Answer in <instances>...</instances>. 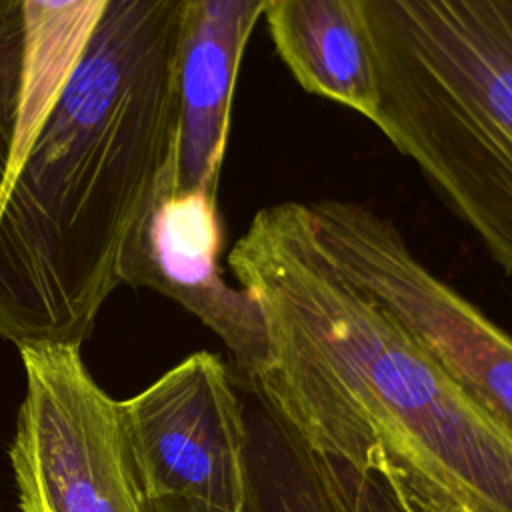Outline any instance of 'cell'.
Instances as JSON below:
<instances>
[{
  "mask_svg": "<svg viewBox=\"0 0 512 512\" xmlns=\"http://www.w3.org/2000/svg\"><path fill=\"white\" fill-rule=\"evenodd\" d=\"M268 356L242 384L320 456L386 478L416 512H512V438L312 244L304 202L266 206L228 254Z\"/></svg>",
  "mask_w": 512,
  "mask_h": 512,
  "instance_id": "cell-1",
  "label": "cell"
},
{
  "mask_svg": "<svg viewBox=\"0 0 512 512\" xmlns=\"http://www.w3.org/2000/svg\"><path fill=\"white\" fill-rule=\"evenodd\" d=\"M194 0H108L0 204V336L82 346L154 206L178 192Z\"/></svg>",
  "mask_w": 512,
  "mask_h": 512,
  "instance_id": "cell-2",
  "label": "cell"
},
{
  "mask_svg": "<svg viewBox=\"0 0 512 512\" xmlns=\"http://www.w3.org/2000/svg\"><path fill=\"white\" fill-rule=\"evenodd\" d=\"M366 42L370 122L512 278V0H346Z\"/></svg>",
  "mask_w": 512,
  "mask_h": 512,
  "instance_id": "cell-3",
  "label": "cell"
},
{
  "mask_svg": "<svg viewBox=\"0 0 512 512\" xmlns=\"http://www.w3.org/2000/svg\"><path fill=\"white\" fill-rule=\"evenodd\" d=\"M324 262L402 326L512 438V336L432 274L400 232L350 200L304 202Z\"/></svg>",
  "mask_w": 512,
  "mask_h": 512,
  "instance_id": "cell-4",
  "label": "cell"
},
{
  "mask_svg": "<svg viewBox=\"0 0 512 512\" xmlns=\"http://www.w3.org/2000/svg\"><path fill=\"white\" fill-rule=\"evenodd\" d=\"M18 350L26 392L8 456L20 512H146L120 402L80 346Z\"/></svg>",
  "mask_w": 512,
  "mask_h": 512,
  "instance_id": "cell-5",
  "label": "cell"
},
{
  "mask_svg": "<svg viewBox=\"0 0 512 512\" xmlns=\"http://www.w3.org/2000/svg\"><path fill=\"white\" fill-rule=\"evenodd\" d=\"M130 454L148 500L182 498L246 512L252 492L250 430L236 380L200 350L120 402Z\"/></svg>",
  "mask_w": 512,
  "mask_h": 512,
  "instance_id": "cell-6",
  "label": "cell"
},
{
  "mask_svg": "<svg viewBox=\"0 0 512 512\" xmlns=\"http://www.w3.org/2000/svg\"><path fill=\"white\" fill-rule=\"evenodd\" d=\"M218 192L178 190L162 198L120 262L122 284L156 290L210 328L228 348L236 384L264 366L268 336L258 302L220 270L224 242Z\"/></svg>",
  "mask_w": 512,
  "mask_h": 512,
  "instance_id": "cell-7",
  "label": "cell"
},
{
  "mask_svg": "<svg viewBox=\"0 0 512 512\" xmlns=\"http://www.w3.org/2000/svg\"><path fill=\"white\" fill-rule=\"evenodd\" d=\"M268 0H194L182 54L178 190L218 192L238 66Z\"/></svg>",
  "mask_w": 512,
  "mask_h": 512,
  "instance_id": "cell-8",
  "label": "cell"
},
{
  "mask_svg": "<svg viewBox=\"0 0 512 512\" xmlns=\"http://www.w3.org/2000/svg\"><path fill=\"white\" fill-rule=\"evenodd\" d=\"M264 14L272 44L302 90L372 118V62L346 0H268Z\"/></svg>",
  "mask_w": 512,
  "mask_h": 512,
  "instance_id": "cell-9",
  "label": "cell"
},
{
  "mask_svg": "<svg viewBox=\"0 0 512 512\" xmlns=\"http://www.w3.org/2000/svg\"><path fill=\"white\" fill-rule=\"evenodd\" d=\"M106 2L108 0H22V98L6 190L60 88L82 56L102 18Z\"/></svg>",
  "mask_w": 512,
  "mask_h": 512,
  "instance_id": "cell-10",
  "label": "cell"
},
{
  "mask_svg": "<svg viewBox=\"0 0 512 512\" xmlns=\"http://www.w3.org/2000/svg\"><path fill=\"white\" fill-rule=\"evenodd\" d=\"M248 416V512H348L328 462L260 396Z\"/></svg>",
  "mask_w": 512,
  "mask_h": 512,
  "instance_id": "cell-11",
  "label": "cell"
},
{
  "mask_svg": "<svg viewBox=\"0 0 512 512\" xmlns=\"http://www.w3.org/2000/svg\"><path fill=\"white\" fill-rule=\"evenodd\" d=\"M24 16L22 0H0V204L4 198L22 98Z\"/></svg>",
  "mask_w": 512,
  "mask_h": 512,
  "instance_id": "cell-12",
  "label": "cell"
},
{
  "mask_svg": "<svg viewBox=\"0 0 512 512\" xmlns=\"http://www.w3.org/2000/svg\"><path fill=\"white\" fill-rule=\"evenodd\" d=\"M342 492L348 512H416L414 506L380 474L354 470L322 456Z\"/></svg>",
  "mask_w": 512,
  "mask_h": 512,
  "instance_id": "cell-13",
  "label": "cell"
},
{
  "mask_svg": "<svg viewBox=\"0 0 512 512\" xmlns=\"http://www.w3.org/2000/svg\"><path fill=\"white\" fill-rule=\"evenodd\" d=\"M146 512H226V510L212 508L192 500H182V498H152V500L146 498Z\"/></svg>",
  "mask_w": 512,
  "mask_h": 512,
  "instance_id": "cell-14",
  "label": "cell"
}]
</instances>
